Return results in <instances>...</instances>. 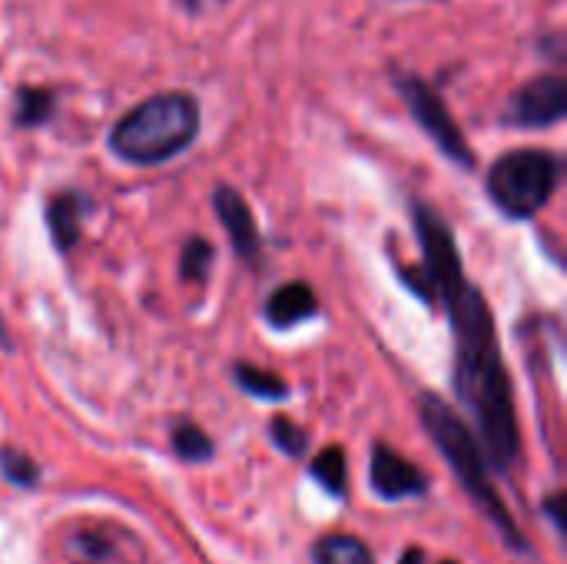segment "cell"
<instances>
[{
  "label": "cell",
  "instance_id": "cell-1",
  "mask_svg": "<svg viewBox=\"0 0 567 564\" xmlns=\"http://www.w3.org/2000/svg\"><path fill=\"white\" fill-rule=\"evenodd\" d=\"M415 233L425 263L405 273V283L429 302L445 306L455 336V392L478 425L485 462L512 472L522 455L518 416L508 369L502 359L492 306L475 283H468L452 226L429 203H412Z\"/></svg>",
  "mask_w": 567,
  "mask_h": 564
},
{
  "label": "cell",
  "instance_id": "cell-2",
  "mask_svg": "<svg viewBox=\"0 0 567 564\" xmlns=\"http://www.w3.org/2000/svg\"><path fill=\"white\" fill-rule=\"evenodd\" d=\"M199 136V100L186 90L153 93L110 130V150L130 166H159Z\"/></svg>",
  "mask_w": 567,
  "mask_h": 564
},
{
  "label": "cell",
  "instance_id": "cell-3",
  "mask_svg": "<svg viewBox=\"0 0 567 564\" xmlns=\"http://www.w3.org/2000/svg\"><path fill=\"white\" fill-rule=\"evenodd\" d=\"M419 416H422V425H425L429 439L435 442V449L442 452V459L449 462V469L462 482V489L472 495V502L482 509V515L502 532L508 548L528 552V542H525L522 529L515 525V519L508 515L505 502L498 499V492H495V485L488 479L485 452H482L475 432L465 425V419H458V412L449 402H442L439 396H422Z\"/></svg>",
  "mask_w": 567,
  "mask_h": 564
},
{
  "label": "cell",
  "instance_id": "cell-4",
  "mask_svg": "<svg viewBox=\"0 0 567 564\" xmlns=\"http://www.w3.org/2000/svg\"><path fill=\"white\" fill-rule=\"evenodd\" d=\"M561 170H565L561 156L551 150H538V146L508 150L492 163L485 189L508 219H532L555 196L561 183Z\"/></svg>",
  "mask_w": 567,
  "mask_h": 564
},
{
  "label": "cell",
  "instance_id": "cell-5",
  "mask_svg": "<svg viewBox=\"0 0 567 564\" xmlns=\"http://www.w3.org/2000/svg\"><path fill=\"white\" fill-rule=\"evenodd\" d=\"M395 90L402 93L409 113H412L415 123L425 130V136H429L455 166L472 170V166H475V150L468 146V140H465L462 126L455 123L452 110L445 106L442 93H439L425 76H419V73H412V70H399V73H395Z\"/></svg>",
  "mask_w": 567,
  "mask_h": 564
},
{
  "label": "cell",
  "instance_id": "cell-6",
  "mask_svg": "<svg viewBox=\"0 0 567 564\" xmlns=\"http://www.w3.org/2000/svg\"><path fill=\"white\" fill-rule=\"evenodd\" d=\"M567 113V80L561 73H538L528 83H522L502 113L505 126L522 130H548L561 123Z\"/></svg>",
  "mask_w": 567,
  "mask_h": 564
},
{
  "label": "cell",
  "instance_id": "cell-7",
  "mask_svg": "<svg viewBox=\"0 0 567 564\" xmlns=\"http://www.w3.org/2000/svg\"><path fill=\"white\" fill-rule=\"evenodd\" d=\"M369 482L375 489L379 499L385 502H402V499H419L429 492V475L402 459L392 445H375L372 449V462H369Z\"/></svg>",
  "mask_w": 567,
  "mask_h": 564
},
{
  "label": "cell",
  "instance_id": "cell-8",
  "mask_svg": "<svg viewBox=\"0 0 567 564\" xmlns=\"http://www.w3.org/2000/svg\"><path fill=\"white\" fill-rule=\"evenodd\" d=\"M213 206H216V216H219L223 229L233 239V249L243 259H256L259 249H262V236H259V226H256V216H252L246 196L239 189H233V186H216Z\"/></svg>",
  "mask_w": 567,
  "mask_h": 564
},
{
  "label": "cell",
  "instance_id": "cell-9",
  "mask_svg": "<svg viewBox=\"0 0 567 564\" xmlns=\"http://www.w3.org/2000/svg\"><path fill=\"white\" fill-rule=\"evenodd\" d=\"M90 213V199L80 189H63L47 206V226L60 253H70L83 236V219Z\"/></svg>",
  "mask_w": 567,
  "mask_h": 564
},
{
  "label": "cell",
  "instance_id": "cell-10",
  "mask_svg": "<svg viewBox=\"0 0 567 564\" xmlns=\"http://www.w3.org/2000/svg\"><path fill=\"white\" fill-rule=\"evenodd\" d=\"M316 312H319V302H316V293L309 283H286L266 302V322L272 329H292V326L312 319Z\"/></svg>",
  "mask_w": 567,
  "mask_h": 564
},
{
  "label": "cell",
  "instance_id": "cell-11",
  "mask_svg": "<svg viewBox=\"0 0 567 564\" xmlns=\"http://www.w3.org/2000/svg\"><path fill=\"white\" fill-rule=\"evenodd\" d=\"M56 110V93L50 86H17L13 93V126L37 130Z\"/></svg>",
  "mask_w": 567,
  "mask_h": 564
},
{
  "label": "cell",
  "instance_id": "cell-12",
  "mask_svg": "<svg viewBox=\"0 0 567 564\" xmlns=\"http://www.w3.org/2000/svg\"><path fill=\"white\" fill-rule=\"evenodd\" d=\"M316 564H375L372 548L355 535H322L312 548Z\"/></svg>",
  "mask_w": 567,
  "mask_h": 564
},
{
  "label": "cell",
  "instance_id": "cell-13",
  "mask_svg": "<svg viewBox=\"0 0 567 564\" xmlns=\"http://www.w3.org/2000/svg\"><path fill=\"white\" fill-rule=\"evenodd\" d=\"M233 376L239 382L243 392H249L252 399H262V402H282L289 396V386L282 382V376L269 372V369H259L252 362H236L233 366Z\"/></svg>",
  "mask_w": 567,
  "mask_h": 564
},
{
  "label": "cell",
  "instance_id": "cell-14",
  "mask_svg": "<svg viewBox=\"0 0 567 564\" xmlns=\"http://www.w3.org/2000/svg\"><path fill=\"white\" fill-rule=\"evenodd\" d=\"M309 472H312V479H316L329 495H336V499L346 495V489H349V462H346V449H342V445L322 449V452L312 459Z\"/></svg>",
  "mask_w": 567,
  "mask_h": 564
},
{
  "label": "cell",
  "instance_id": "cell-15",
  "mask_svg": "<svg viewBox=\"0 0 567 564\" xmlns=\"http://www.w3.org/2000/svg\"><path fill=\"white\" fill-rule=\"evenodd\" d=\"M173 452H176L183 462H209L213 452H216V445H213V439H209L199 425L183 422V425L173 429Z\"/></svg>",
  "mask_w": 567,
  "mask_h": 564
},
{
  "label": "cell",
  "instance_id": "cell-16",
  "mask_svg": "<svg viewBox=\"0 0 567 564\" xmlns=\"http://www.w3.org/2000/svg\"><path fill=\"white\" fill-rule=\"evenodd\" d=\"M0 475H3L10 485H17V489H33V485H40V465H37L27 452L10 449V445L0 449Z\"/></svg>",
  "mask_w": 567,
  "mask_h": 564
},
{
  "label": "cell",
  "instance_id": "cell-17",
  "mask_svg": "<svg viewBox=\"0 0 567 564\" xmlns=\"http://www.w3.org/2000/svg\"><path fill=\"white\" fill-rule=\"evenodd\" d=\"M213 256H216V253H213V246H209L206 239H199V236L186 239L183 256H179V276H183L186 283H203V279L209 276Z\"/></svg>",
  "mask_w": 567,
  "mask_h": 564
},
{
  "label": "cell",
  "instance_id": "cell-18",
  "mask_svg": "<svg viewBox=\"0 0 567 564\" xmlns=\"http://www.w3.org/2000/svg\"><path fill=\"white\" fill-rule=\"evenodd\" d=\"M269 439L276 442V449H282L289 459H306L309 452V432L299 429L296 422H289L286 416H276L269 422Z\"/></svg>",
  "mask_w": 567,
  "mask_h": 564
},
{
  "label": "cell",
  "instance_id": "cell-19",
  "mask_svg": "<svg viewBox=\"0 0 567 564\" xmlns=\"http://www.w3.org/2000/svg\"><path fill=\"white\" fill-rule=\"evenodd\" d=\"M226 0H183V7H186V13L189 17H206V13H213L216 7H223Z\"/></svg>",
  "mask_w": 567,
  "mask_h": 564
},
{
  "label": "cell",
  "instance_id": "cell-20",
  "mask_svg": "<svg viewBox=\"0 0 567 564\" xmlns=\"http://www.w3.org/2000/svg\"><path fill=\"white\" fill-rule=\"evenodd\" d=\"M565 37L555 30V33H548V37H542V43H538V50H545V53H551L555 60H561V53H565Z\"/></svg>",
  "mask_w": 567,
  "mask_h": 564
},
{
  "label": "cell",
  "instance_id": "cell-21",
  "mask_svg": "<svg viewBox=\"0 0 567 564\" xmlns=\"http://www.w3.org/2000/svg\"><path fill=\"white\" fill-rule=\"evenodd\" d=\"M545 509H548V515L555 519L558 532H565V512H561V495H551V499L545 502Z\"/></svg>",
  "mask_w": 567,
  "mask_h": 564
},
{
  "label": "cell",
  "instance_id": "cell-22",
  "mask_svg": "<svg viewBox=\"0 0 567 564\" xmlns=\"http://www.w3.org/2000/svg\"><path fill=\"white\" fill-rule=\"evenodd\" d=\"M399 564H425V552H422V548H409Z\"/></svg>",
  "mask_w": 567,
  "mask_h": 564
},
{
  "label": "cell",
  "instance_id": "cell-23",
  "mask_svg": "<svg viewBox=\"0 0 567 564\" xmlns=\"http://www.w3.org/2000/svg\"><path fill=\"white\" fill-rule=\"evenodd\" d=\"M0 349H10V332H7V322H3V312H0Z\"/></svg>",
  "mask_w": 567,
  "mask_h": 564
},
{
  "label": "cell",
  "instance_id": "cell-24",
  "mask_svg": "<svg viewBox=\"0 0 567 564\" xmlns=\"http://www.w3.org/2000/svg\"><path fill=\"white\" fill-rule=\"evenodd\" d=\"M442 564H455V562H442Z\"/></svg>",
  "mask_w": 567,
  "mask_h": 564
}]
</instances>
